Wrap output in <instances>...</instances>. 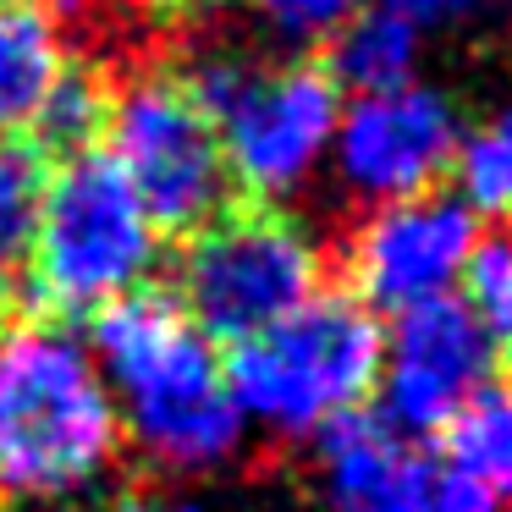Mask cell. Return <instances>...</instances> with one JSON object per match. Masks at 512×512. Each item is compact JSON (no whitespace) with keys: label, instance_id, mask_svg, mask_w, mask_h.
<instances>
[{"label":"cell","instance_id":"obj_21","mask_svg":"<svg viewBox=\"0 0 512 512\" xmlns=\"http://www.w3.org/2000/svg\"><path fill=\"white\" fill-rule=\"evenodd\" d=\"M17 512H89V507H67V501H50V507H17Z\"/></svg>","mask_w":512,"mask_h":512},{"label":"cell","instance_id":"obj_1","mask_svg":"<svg viewBox=\"0 0 512 512\" xmlns=\"http://www.w3.org/2000/svg\"><path fill=\"white\" fill-rule=\"evenodd\" d=\"M94 353L122 391V452H133L138 479L215 474L243 446V408L226 386V364L188 325L166 287H138L94 309Z\"/></svg>","mask_w":512,"mask_h":512},{"label":"cell","instance_id":"obj_4","mask_svg":"<svg viewBox=\"0 0 512 512\" xmlns=\"http://www.w3.org/2000/svg\"><path fill=\"white\" fill-rule=\"evenodd\" d=\"M386 331L358 298H314L270 331L248 336L226 358L237 408L281 441H309L331 419L358 413L380 380Z\"/></svg>","mask_w":512,"mask_h":512},{"label":"cell","instance_id":"obj_5","mask_svg":"<svg viewBox=\"0 0 512 512\" xmlns=\"http://www.w3.org/2000/svg\"><path fill=\"white\" fill-rule=\"evenodd\" d=\"M155 226L111 155L56 160L28 259V314H94L149 281Z\"/></svg>","mask_w":512,"mask_h":512},{"label":"cell","instance_id":"obj_13","mask_svg":"<svg viewBox=\"0 0 512 512\" xmlns=\"http://www.w3.org/2000/svg\"><path fill=\"white\" fill-rule=\"evenodd\" d=\"M50 160L34 138H0V320L28 314V259L45 210Z\"/></svg>","mask_w":512,"mask_h":512},{"label":"cell","instance_id":"obj_10","mask_svg":"<svg viewBox=\"0 0 512 512\" xmlns=\"http://www.w3.org/2000/svg\"><path fill=\"white\" fill-rule=\"evenodd\" d=\"M314 474L331 512H496L446 457L369 413H342L314 435Z\"/></svg>","mask_w":512,"mask_h":512},{"label":"cell","instance_id":"obj_14","mask_svg":"<svg viewBox=\"0 0 512 512\" xmlns=\"http://www.w3.org/2000/svg\"><path fill=\"white\" fill-rule=\"evenodd\" d=\"M413 67H419V28L391 6H358L331 34L325 78L347 83L353 94H380L397 89V83H413Z\"/></svg>","mask_w":512,"mask_h":512},{"label":"cell","instance_id":"obj_7","mask_svg":"<svg viewBox=\"0 0 512 512\" xmlns=\"http://www.w3.org/2000/svg\"><path fill=\"white\" fill-rule=\"evenodd\" d=\"M105 83H111V111L100 138H111L116 171L133 182L155 237L188 243L199 226L232 210V171L215 122L166 61L111 72Z\"/></svg>","mask_w":512,"mask_h":512},{"label":"cell","instance_id":"obj_2","mask_svg":"<svg viewBox=\"0 0 512 512\" xmlns=\"http://www.w3.org/2000/svg\"><path fill=\"white\" fill-rule=\"evenodd\" d=\"M122 457L111 386L56 320H0V512L78 496Z\"/></svg>","mask_w":512,"mask_h":512},{"label":"cell","instance_id":"obj_19","mask_svg":"<svg viewBox=\"0 0 512 512\" xmlns=\"http://www.w3.org/2000/svg\"><path fill=\"white\" fill-rule=\"evenodd\" d=\"M380 6H391L397 17H408L413 28H446V23H463L468 12H474L479 0H380Z\"/></svg>","mask_w":512,"mask_h":512},{"label":"cell","instance_id":"obj_8","mask_svg":"<svg viewBox=\"0 0 512 512\" xmlns=\"http://www.w3.org/2000/svg\"><path fill=\"white\" fill-rule=\"evenodd\" d=\"M463 122L457 105L430 83H397L380 94H353L331 138V166L347 199L358 204H397L413 193L441 188L452 171Z\"/></svg>","mask_w":512,"mask_h":512},{"label":"cell","instance_id":"obj_15","mask_svg":"<svg viewBox=\"0 0 512 512\" xmlns=\"http://www.w3.org/2000/svg\"><path fill=\"white\" fill-rule=\"evenodd\" d=\"M446 463L512 512V380H485L446 424Z\"/></svg>","mask_w":512,"mask_h":512},{"label":"cell","instance_id":"obj_12","mask_svg":"<svg viewBox=\"0 0 512 512\" xmlns=\"http://www.w3.org/2000/svg\"><path fill=\"white\" fill-rule=\"evenodd\" d=\"M61 72H67V39L50 0H0V138L34 127Z\"/></svg>","mask_w":512,"mask_h":512},{"label":"cell","instance_id":"obj_6","mask_svg":"<svg viewBox=\"0 0 512 512\" xmlns=\"http://www.w3.org/2000/svg\"><path fill=\"white\" fill-rule=\"evenodd\" d=\"M325 254L303 221L265 204H232L182 243L171 298L204 342H248L320 298Z\"/></svg>","mask_w":512,"mask_h":512},{"label":"cell","instance_id":"obj_18","mask_svg":"<svg viewBox=\"0 0 512 512\" xmlns=\"http://www.w3.org/2000/svg\"><path fill=\"white\" fill-rule=\"evenodd\" d=\"M358 6H364V0H248V12H254L270 34L292 39V45H303V39H331Z\"/></svg>","mask_w":512,"mask_h":512},{"label":"cell","instance_id":"obj_3","mask_svg":"<svg viewBox=\"0 0 512 512\" xmlns=\"http://www.w3.org/2000/svg\"><path fill=\"white\" fill-rule=\"evenodd\" d=\"M199 17L177 28L166 67L215 122L232 188L254 199H287L309 188L314 171L331 160V138L342 122L336 83L314 61H270L204 34Z\"/></svg>","mask_w":512,"mask_h":512},{"label":"cell","instance_id":"obj_9","mask_svg":"<svg viewBox=\"0 0 512 512\" xmlns=\"http://www.w3.org/2000/svg\"><path fill=\"white\" fill-rule=\"evenodd\" d=\"M479 237V215L446 188L375 204L347 237V281L364 309L408 314L419 303L452 298Z\"/></svg>","mask_w":512,"mask_h":512},{"label":"cell","instance_id":"obj_16","mask_svg":"<svg viewBox=\"0 0 512 512\" xmlns=\"http://www.w3.org/2000/svg\"><path fill=\"white\" fill-rule=\"evenodd\" d=\"M457 199L474 215L512 221V100L496 105L479 127H468L457 144Z\"/></svg>","mask_w":512,"mask_h":512},{"label":"cell","instance_id":"obj_20","mask_svg":"<svg viewBox=\"0 0 512 512\" xmlns=\"http://www.w3.org/2000/svg\"><path fill=\"white\" fill-rule=\"evenodd\" d=\"M116 512H199V507H188V501L166 496V485H149V479H133V485L122 490V501H116Z\"/></svg>","mask_w":512,"mask_h":512},{"label":"cell","instance_id":"obj_17","mask_svg":"<svg viewBox=\"0 0 512 512\" xmlns=\"http://www.w3.org/2000/svg\"><path fill=\"white\" fill-rule=\"evenodd\" d=\"M457 287H463V309L468 320L485 331L490 347H512V237L496 232V237H479L474 254H468L463 276H457Z\"/></svg>","mask_w":512,"mask_h":512},{"label":"cell","instance_id":"obj_11","mask_svg":"<svg viewBox=\"0 0 512 512\" xmlns=\"http://www.w3.org/2000/svg\"><path fill=\"white\" fill-rule=\"evenodd\" d=\"M496 347L485 342L468 309L457 298H435L397 314L380 353V419L402 430L408 441L435 435L457 419L468 397L490 380Z\"/></svg>","mask_w":512,"mask_h":512}]
</instances>
